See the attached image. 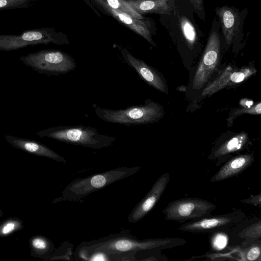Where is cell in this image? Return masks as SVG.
I'll use <instances>...</instances> for the list:
<instances>
[{"label":"cell","mask_w":261,"mask_h":261,"mask_svg":"<svg viewBox=\"0 0 261 261\" xmlns=\"http://www.w3.org/2000/svg\"><path fill=\"white\" fill-rule=\"evenodd\" d=\"M186 242L185 239L178 237L139 240L129 234L116 233L96 240L83 242L75 253L82 260H85L87 255L95 252H103L110 256L116 255L120 260L121 257L122 260H125L124 257H131L138 251L170 249L183 245Z\"/></svg>","instance_id":"obj_1"},{"label":"cell","mask_w":261,"mask_h":261,"mask_svg":"<svg viewBox=\"0 0 261 261\" xmlns=\"http://www.w3.org/2000/svg\"><path fill=\"white\" fill-rule=\"evenodd\" d=\"M194 13L187 0H173L171 13L160 14V21L172 41L190 50L200 45L204 35L196 22Z\"/></svg>","instance_id":"obj_2"},{"label":"cell","mask_w":261,"mask_h":261,"mask_svg":"<svg viewBox=\"0 0 261 261\" xmlns=\"http://www.w3.org/2000/svg\"><path fill=\"white\" fill-rule=\"evenodd\" d=\"M140 166L122 167L97 173L86 177L76 178L66 186L56 201L81 202L92 193L137 173Z\"/></svg>","instance_id":"obj_3"},{"label":"cell","mask_w":261,"mask_h":261,"mask_svg":"<svg viewBox=\"0 0 261 261\" xmlns=\"http://www.w3.org/2000/svg\"><path fill=\"white\" fill-rule=\"evenodd\" d=\"M36 134L41 138L96 149L110 147L116 140L115 137L99 134L96 128L82 124L50 127Z\"/></svg>","instance_id":"obj_4"},{"label":"cell","mask_w":261,"mask_h":261,"mask_svg":"<svg viewBox=\"0 0 261 261\" xmlns=\"http://www.w3.org/2000/svg\"><path fill=\"white\" fill-rule=\"evenodd\" d=\"M163 112L162 107L150 99L145 100L143 105L132 106L121 109L95 107L96 115L102 120L127 126L156 122L163 117Z\"/></svg>","instance_id":"obj_5"},{"label":"cell","mask_w":261,"mask_h":261,"mask_svg":"<svg viewBox=\"0 0 261 261\" xmlns=\"http://www.w3.org/2000/svg\"><path fill=\"white\" fill-rule=\"evenodd\" d=\"M26 66L42 74L58 75L76 67L74 60L68 54L56 49H43L20 57Z\"/></svg>","instance_id":"obj_6"},{"label":"cell","mask_w":261,"mask_h":261,"mask_svg":"<svg viewBox=\"0 0 261 261\" xmlns=\"http://www.w3.org/2000/svg\"><path fill=\"white\" fill-rule=\"evenodd\" d=\"M222 47L219 23L214 17L201 60L193 79L194 89H201L209 80L218 64Z\"/></svg>","instance_id":"obj_7"},{"label":"cell","mask_w":261,"mask_h":261,"mask_svg":"<svg viewBox=\"0 0 261 261\" xmlns=\"http://www.w3.org/2000/svg\"><path fill=\"white\" fill-rule=\"evenodd\" d=\"M222 39V46L227 47L241 42L244 38V23L247 9L224 5L215 8Z\"/></svg>","instance_id":"obj_8"},{"label":"cell","mask_w":261,"mask_h":261,"mask_svg":"<svg viewBox=\"0 0 261 261\" xmlns=\"http://www.w3.org/2000/svg\"><path fill=\"white\" fill-rule=\"evenodd\" d=\"M216 205L206 200L187 197L170 202L163 211L165 219L182 223L211 215Z\"/></svg>","instance_id":"obj_9"},{"label":"cell","mask_w":261,"mask_h":261,"mask_svg":"<svg viewBox=\"0 0 261 261\" xmlns=\"http://www.w3.org/2000/svg\"><path fill=\"white\" fill-rule=\"evenodd\" d=\"M67 43V40L50 29L28 30L19 35H0V50H17L30 45L40 44Z\"/></svg>","instance_id":"obj_10"},{"label":"cell","mask_w":261,"mask_h":261,"mask_svg":"<svg viewBox=\"0 0 261 261\" xmlns=\"http://www.w3.org/2000/svg\"><path fill=\"white\" fill-rule=\"evenodd\" d=\"M245 214L240 210L229 213L210 216L196 220L188 221L178 227V229L192 233H208L227 229L243 221Z\"/></svg>","instance_id":"obj_11"},{"label":"cell","mask_w":261,"mask_h":261,"mask_svg":"<svg viewBox=\"0 0 261 261\" xmlns=\"http://www.w3.org/2000/svg\"><path fill=\"white\" fill-rule=\"evenodd\" d=\"M170 180V174L161 175L154 183L148 193L135 206L127 217L130 223H136L145 217L158 203Z\"/></svg>","instance_id":"obj_12"},{"label":"cell","mask_w":261,"mask_h":261,"mask_svg":"<svg viewBox=\"0 0 261 261\" xmlns=\"http://www.w3.org/2000/svg\"><path fill=\"white\" fill-rule=\"evenodd\" d=\"M94 1L113 17L143 37L153 46H156L152 38L155 28L154 24H152L150 20L135 18L125 12L111 7L105 0Z\"/></svg>","instance_id":"obj_13"},{"label":"cell","mask_w":261,"mask_h":261,"mask_svg":"<svg viewBox=\"0 0 261 261\" xmlns=\"http://www.w3.org/2000/svg\"><path fill=\"white\" fill-rule=\"evenodd\" d=\"M126 63L133 68L147 84L158 90L167 93V87L160 74L144 61L135 57L126 48L120 50Z\"/></svg>","instance_id":"obj_14"},{"label":"cell","mask_w":261,"mask_h":261,"mask_svg":"<svg viewBox=\"0 0 261 261\" xmlns=\"http://www.w3.org/2000/svg\"><path fill=\"white\" fill-rule=\"evenodd\" d=\"M256 72V70L252 67H244L239 70H233L232 67H227L206 86L201 96L211 95L227 86L241 83Z\"/></svg>","instance_id":"obj_15"},{"label":"cell","mask_w":261,"mask_h":261,"mask_svg":"<svg viewBox=\"0 0 261 261\" xmlns=\"http://www.w3.org/2000/svg\"><path fill=\"white\" fill-rule=\"evenodd\" d=\"M6 141L13 147L35 155L46 157L63 163L66 160L45 145L35 140L10 135L5 136Z\"/></svg>","instance_id":"obj_16"},{"label":"cell","mask_w":261,"mask_h":261,"mask_svg":"<svg viewBox=\"0 0 261 261\" xmlns=\"http://www.w3.org/2000/svg\"><path fill=\"white\" fill-rule=\"evenodd\" d=\"M254 158L251 154H243L232 158L222 165L211 178L210 181L225 180L242 173L253 163Z\"/></svg>","instance_id":"obj_17"},{"label":"cell","mask_w":261,"mask_h":261,"mask_svg":"<svg viewBox=\"0 0 261 261\" xmlns=\"http://www.w3.org/2000/svg\"><path fill=\"white\" fill-rule=\"evenodd\" d=\"M140 14H169L172 11L173 0H124Z\"/></svg>","instance_id":"obj_18"},{"label":"cell","mask_w":261,"mask_h":261,"mask_svg":"<svg viewBox=\"0 0 261 261\" xmlns=\"http://www.w3.org/2000/svg\"><path fill=\"white\" fill-rule=\"evenodd\" d=\"M248 139V135L245 132L240 133L212 152L208 159L219 161L223 156L241 150L246 144Z\"/></svg>","instance_id":"obj_19"},{"label":"cell","mask_w":261,"mask_h":261,"mask_svg":"<svg viewBox=\"0 0 261 261\" xmlns=\"http://www.w3.org/2000/svg\"><path fill=\"white\" fill-rule=\"evenodd\" d=\"M241 260L245 261L261 260L260 240L255 241L250 244L241 245Z\"/></svg>","instance_id":"obj_20"},{"label":"cell","mask_w":261,"mask_h":261,"mask_svg":"<svg viewBox=\"0 0 261 261\" xmlns=\"http://www.w3.org/2000/svg\"><path fill=\"white\" fill-rule=\"evenodd\" d=\"M239 236L245 239L242 243L241 245H242L250 244L260 239L261 238V221L259 220L242 230L239 234Z\"/></svg>","instance_id":"obj_21"},{"label":"cell","mask_w":261,"mask_h":261,"mask_svg":"<svg viewBox=\"0 0 261 261\" xmlns=\"http://www.w3.org/2000/svg\"><path fill=\"white\" fill-rule=\"evenodd\" d=\"M105 1L111 7L125 12L135 18L141 20H143L144 19V17L141 14L135 11L124 0Z\"/></svg>","instance_id":"obj_22"},{"label":"cell","mask_w":261,"mask_h":261,"mask_svg":"<svg viewBox=\"0 0 261 261\" xmlns=\"http://www.w3.org/2000/svg\"><path fill=\"white\" fill-rule=\"evenodd\" d=\"M248 113L253 115H259L261 113V103L259 102L252 107H245L236 110L231 112L227 119L228 125L231 124L236 117L243 114Z\"/></svg>","instance_id":"obj_23"},{"label":"cell","mask_w":261,"mask_h":261,"mask_svg":"<svg viewBox=\"0 0 261 261\" xmlns=\"http://www.w3.org/2000/svg\"><path fill=\"white\" fill-rule=\"evenodd\" d=\"M228 242L227 235L222 231H216L213 234L211 239L212 247L217 250L224 248L227 245Z\"/></svg>","instance_id":"obj_24"},{"label":"cell","mask_w":261,"mask_h":261,"mask_svg":"<svg viewBox=\"0 0 261 261\" xmlns=\"http://www.w3.org/2000/svg\"><path fill=\"white\" fill-rule=\"evenodd\" d=\"M193 7L194 12L202 21L205 20V11L203 0H187Z\"/></svg>","instance_id":"obj_25"},{"label":"cell","mask_w":261,"mask_h":261,"mask_svg":"<svg viewBox=\"0 0 261 261\" xmlns=\"http://www.w3.org/2000/svg\"><path fill=\"white\" fill-rule=\"evenodd\" d=\"M19 225V223L15 220L7 221L1 227L0 236H7L15 230Z\"/></svg>","instance_id":"obj_26"},{"label":"cell","mask_w":261,"mask_h":261,"mask_svg":"<svg viewBox=\"0 0 261 261\" xmlns=\"http://www.w3.org/2000/svg\"><path fill=\"white\" fill-rule=\"evenodd\" d=\"M28 0H0V9H9L20 6Z\"/></svg>","instance_id":"obj_27"},{"label":"cell","mask_w":261,"mask_h":261,"mask_svg":"<svg viewBox=\"0 0 261 261\" xmlns=\"http://www.w3.org/2000/svg\"><path fill=\"white\" fill-rule=\"evenodd\" d=\"M32 246L39 250H46L49 246L48 242L44 239L40 237L34 238L32 241Z\"/></svg>","instance_id":"obj_28"},{"label":"cell","mask_w":261,"mask_h":261,"mask_svg":"<svg viewBox=\"0 0 261 261\" xmlns=\"http://www.w3.org/2000/svg\"><path fill=\"white\" fill-rule=\"evenodd\" d=\"M241 201L248 204H251L255 206H261V194L259 193L256 195L251 196L250 197L242 199Z\"/></svg>","instance_id":"obj_29"}]
</instances>
